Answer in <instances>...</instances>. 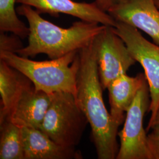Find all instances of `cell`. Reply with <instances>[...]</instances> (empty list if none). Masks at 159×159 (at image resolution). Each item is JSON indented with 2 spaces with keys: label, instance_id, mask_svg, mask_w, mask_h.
<instances>
[{
  "label": "cell",
  "instance_id": "1",
  "mask_svg": "<svg viewBox=\"0 0 159 159\" xmlns=\"http://www.w3.org/2000/svg\"><path fill=\"white\" fill-rule=\"evenodd\" d=\"M76 102L91 127V138L98 159H116L119 127L111 119L102 98L98 65L91 43L77 52Z\"/></svg>",
  "mask_w": 159,
  "mask_h": 159
},
{
  "label": "cell",
  "instance_id": "2",
  "mask_svg": "<svg viewBox=\"0 0 159 159\" xmlns=\"http://www.w3.org/2000/svg\"><path fill=\"white\" fill-rule=\"evenodd\" d=\"M18 15L29 23V43L16 54L24 57L46 54L50 59L63 57L89 46L106 25L83 20L75 21L69 28H62L41 16L30 6L21 4L16 8Z\"/></svg>",
  "mask_w": 159,
  "mask_h": 159
},
{
  "label": "cell",
  "instance_id": "3",
  "mask_svg": "<svg viewBox=\"0 0 159 159\" xmlns=\"http://www.w3.org/2000/svg\"><path fill=\"white\" fill-rule=\"evenodd\" d=\"M77 52L46 61H34L16 53L0 52V60L4 61L28 77L37 90L48 94L76 91L79 67Z\"/></svg>",
  "mask_w": 159,
  "mask_h": 159
},
{
  "label": "cell",
  "instance_id": "4",
  "mask_svg": "<svg viewBox=\"0 0 159 159\" xmlns=\"http://www.w3.org/2000/svg\"><path fill=\"white\" fill-rule=\"evenodd\" d=\"M89 123L85 114L70 93H53L40 130L58 144L75 148L79 144Z\"/></svg>",
  "mask_w": 159,
  "mask_h": 159
},
{
  "label": "cell",
  "instance_id": "5",
  "mask_svg": "<svg viewBox=\"0 0 159 159\" xmlns=\"http://www.w3.org/2000/svg\"><path fill=\"white\" fill-rule=\"evenodd\" d=\"M113 28L125 43L131 56L144 70L150 91L148 111L151 113L147 130L159 109V46L148 41L138 29L126 23L116 21Z\"/></svg>",
  "mask_w": 159,
  "mask_h": 159
},
{
  "label": "cell",
  "instance_id": "6",
  "mask_svg": "<svg viewBox=\"0 0 159 159\" xmlns=\"http://www.w3.org/2000/svg\"><path fill=\"white\" fill-rule=\"evenodd\" d=\"M103 90L137 61L113 27L106 26L92 41Z\"/></svg>",
  "mask_w": 159,
  "mask_h": 159
},
{
  "label": "cell",
  "instance_id": "7",
  "mask_svg": "<svg viewBox=\"0 0 159 159\" xmlns=\"http://www.w3.org/2000/svg\"><path fill=\"white\" fill-rule=\"evenodd\" d=\"M150 91L146 81L137 94L125 115L123 129L118 133L120 146L116 159H152L143 119L148 110Z\"/></svg>",
  "mask_w": 159,
  "mask_h": 159
},
{
  "label": "cell",
  "instance_id": "8",
  "mask_svg": "<svg viewBox=\"0 0 159 159\" xmlns=\"http://www.w3.org/2000/svg\"><path fill=\"white\" fill-rule=\"evenodd\" d=\"M108 13L116 21L142 31L159 46V9L155 0H117Z\"/></svg>",
  "mask_w": 159,
  "mask_h": 159
},
{
  "label": "cell",
  "instance_id": "9",
  "mask_svg": "<svg viewBox=\"0 0 159 159\" xmlns=\"http://www.w3.org/2000/svg\"><path fill=\"white\" fill-rule=\"evenodd\" d=\"M17 3L30 6L39 14L58 17L60 14L79 18L80 20L114 27L116 21L108 12L100 9L93 2L87 3L74 0H17Z\"/></svg>",
  "mask_w": 159,
  "mask_h": 159
},
{
  "label": "cell",
  "instance_id": "10",
  "mask_svg": "<svg viewBox=\"0 0 159 159\" xmlns=\"http://www.w3.org/2000/svg\"><path fill=\"white\" fill-rule=\"evenodd\" d=\"M52 96L53 94L37 90L31 84L24 90L4 120L10 121L21 127L40 129Z\"/></svg>",
  "mask_w": 159,
  "mask_h": 159
},
{
  "label": "cell",
  "instance_id": "11",
  "mask_svg": "<svg viewBox=\"0 0 159 159\" xmlns=\"http://www.w3.org/2000/svg\"><path fill=\"white\" fill-rule=\"evenodd\" d=\"M147 81L145 74L135 77L127 73L120 75L108 85L110 114L114 123L119 127L125 119V113L130 107L137 93Z\"/></svg>",
  "mask_w": 159,
  "mask_h": 159
},
{
  "label": "cell",
  "instance_id": "12",
  "mask_svg": "<svg viewBox=\"0 0 159 159\" xmlns=\"http://www.w3.org/2000/svg\"><path fill=\"white\" fill-rule=\"evenodd\" d=\"M25 159H80L75 148H67L53 142L40 129L23 127Z\"/></svg>",
  "mask_w": 159,
  "mask_h": 159
},
{
  "label": "cell",
  "instance_id": "13",
  "mask_svg": "<svg viewBox=\"0 0 159 159\" xmlns=\"http://www.w3.org/2000/svg\"><path fill=\"white\" fill-rule=\"evenodd\" d=\"M31 84L28 77L0 60V122L6 120L24 90Z\"/></svg>",
  "mask_w": 159,
  "mask_h": 159
},
{
  "label": "cell",
  "instance_id": "14",
  "mask_svg": "<svg viewBox=\"0 0 159 159\" xmlns=\"http://www.w3.org/2000/svg\"><path fill=\"white\" fill-rule=\"evenodd\" d=\"M0 126V159H25L21 127L8 120Z\"/></svg>",
  "mask_w": 159,
  "mask_h": 159
},
{
  "label": "cell",
  "instance_id": "15",
  "mask_svg": "<svg viewBox=\"0 0 159 159\" xmlns=\"http://www.w3.org/2000/svg\"><path fill=\"white\" fill-rule=\"evenodd\" d=\"M17 0H0V31L11 33L21 39L28 37L29 27L17 16Z\"/></svg>",
  "mask_w": 159,
  "mask_h": 159
},
{
  "label": "cell",
  "instance_id": "16",
  "mask_svg": "<svg viewBox=\"0 0 159 159\" xmlns=\"http://www.w3.org/2000/svg\"><path fill=\"white\" fill-rule=\"evenodd\" d=\"M146 130H150L148 135V143L151 158L159 159V109L153 122Z\"/></svg>",
  "mask_w": 159,
  "mask_h": 159
},
{
  "label": "cell",
  "instance_id": "17",
  "mask_svg": "<svg viewBox=\"0 0 159 159\" xmlns=\"http://www.w3.org/2000/svg\"><path fill=\"white\" fill-rule=\"evenodd\" d=\"M6 33L0 34V52H10L17 53L24 47L21 38L17 35L12 34L8 35Z\"/></svg>",
  "mask_w": 159,
  "mask_h": 159
},
{
  "label": "cell",
  "instance_id": "18",
  "mask_svg": "<svg viewBox=\"0 0 159 159\" xmlns=\"http://www.w3.org/2000/svg\"><path fill=\"white\" fill-rule=\"evenodd\" d=\"M117 0H95L94 2L100 9L108 12L109 9L113 6Z\"/></svg>",
  "mask_w": 159,
  "mask_h": 159
},
{
  "label": "cell",
  "instance_id": "19",
  "mask_svg": "<svg viewBox=\"0 0 159 159\" xmlns=\"http://www.w3.org/2000/svg\"><path fill=\"white\" fill-rule=\"evenodd\" d=\"M155 2L159 9V0H155Z\"/></svg>",
  "mask_w": 159,
  "mask_h": 159
}]
</instances>
